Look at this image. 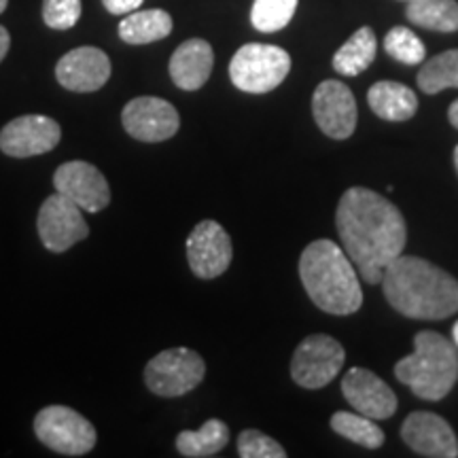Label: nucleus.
Here are the masks:
<instances>
[{"mask_svg": "<svg viewBox=\"0 0 458 458\" xmlns=\"http://www.w3.org/2000/svg\"><path fill=\"white\" fill-rule=\"evenodd\" d=\"M346 360L342 344L331 335H308L291 359V376L303 388H323L335 380Z\"/></svg>", "mask_w": 458, "mask_h": 458, "instance_id": "8", "label": "nucleus"}, {"mask_svg": "<svg viewBox=\"0 0 458 458\" xmlns=\"http://www.w3.org/2000/svg\"><path fill=\"white\" fill-rule=\"evenodd\" d=\"M9 47H11V37H9L7 28L0 26V62L4 60V55H7Z\"/></svg>", "mask_w": 458, "mask_h": 458, "instance_id": "31", "label": "nucleus"}, {"mask_svg": "<svg viewBox=\"0 0 458 458\" xmlns=\"http://www.w3.org/2000/svg\"><path fill=\"white\" fill-rule=\"evenodd\" d=\"M111 77V60L98 47H79L60 57L55 66V79L62 88L89 94L100 89Z\"/></svg>", "mask_w": 458, "mask_h": 458, "instance_id": "17", "label": "nucleus"}, {"mask_svg": "<svg viewBox=\"0 0 458 458\" xmlns=\"http://www.w3.org/2000/svg\"><path fill=\"white\" fill-rule=\"evenodd\" d=\"M418 88L431 96L448 88H458V49H448L425 62L418 72Z\"/></svg>", "mask_w": 458, "mask_h": 458, "instance_id": "25", "label": "nucleus"}, {"mask_svg": "<svg viewBox=\"0 0 458 458\" xmlns=\"http://www.w3.org/2000/svg\"><path fill=\"white\" fill-rule=\"evenodd\" d=\"M401 437L416 454L431 458H456L458 439L442 416L414 411L401 425Z\"/></svg>", "mask_w": 458, "mask_h": 458, "instance_id": "16", "label": "nucleus"}, {"mask_svg": "<svg viewBox=\"0 0 458 458\" xmlns=\"http://www.w3.org/2000/svg\"><path fill=\"white\" fill-rule=\"evenodd\" d=\"M122 122L131 139L140 142H164L179 131L181 117L168 100L140 96L123 106Z\"/></svg>", "mask_w": 458, "mask_h": 458, "instance_id": "11", "label": "nucleus"}, {"mask_svg": "<svg viewBox=\"0 0 458 458\" xmlns=\"http://www.w3.org/2000/svg\"><path fill=\"white\" fill-rule=\"evenodd\" d=\"M448 119H450V123L454 125V128L458 130V100H454V102H452V105H450Z\"/></svg>", "mask_w": 458, "mask_h": 458, "instance_id": "32", "label": "nucleus"}, {"mask_svg": "<svg viewBox=\"0 0 458 458\" xmlns=\"http://www.w3.org/2000/svg\"><path fill=\"white\" fill-rule=\"evenodd\" d=\"M7 3H9V0H0V13H3V11L7 9Z\"/></svg>", "mask_w": 458, "mask_h": 458, "instance_id": "34", "label": "nucleus"}, {"mask_svg": "<svg viewBox=\"0 0 458 458\" xmlns=\"http://www.w3.org/2000/svg\"><path fill=\"white\" fill-rule=\"evenodd\" d=\"M454 165H456V172H458V145L454 148Z\"/></svg>", "mask_w": 458, "mask_h": 458, "instance_id": "35", "label": "nucleus"}, {"mask_svg": "<svg viewBox=\"0 0 458 458\" xmlns=\"http://www.w3.org/2000/svg\"><path fill=\"white\" fill-rule=\"evenodd\" d=\"M34 433L57 454L83 456L96 445V428L88 418L66 405H49L34 418Z\"/></svg>", "mask_w": 458, "mask_h": 458, "instance_id": "6", "label": "nucleus"}, {"mask_svg": "<svg viewBox=\"0 0 458 458\" xmlns=\"http://www.w3.org/2000/svg\"><path fill=\"white\" fill-rule=\"evenodd\" d=\"M377 51L376 32L369 26L359 28L357 32L335 51L334 68L344 77H357L374 64Z\"/></svg>", "mask_w": 458, "mask_h": 458, "instance_id": "21", "label": "nucleus"}, {"mask_svg": "<svg viewBox=\"0 0 458 458\" xmlns=\"http://www.w3.org/2000/svg\"><path fill=\"white\" fill-rule=\"evenodd\" d=\"M238 454L242 458H284L286 450L270 435L246 428L238 437Z\"/></svg>", "mask_w": 458, "mask_h": 458, "instance_id": "28", "label": "nucleus"}, {"mask_svg": "<svg viewBox=\"0 0 458 458\" xmlns=\"http://www.w3.org/2000/svg\"><path fill=\"white\" fill-rule=\"evenodd\" d=\"M229 442V427L219 418L206 420L198 431H182L176 437V450L187 458H208L219 454Z\"/></svg>", "mask_w": 458, "mask_h": 458, "instance_id": "22", "label": "nucleus"}, {"mask_svg": "<svg viewBox=\"0 0 458 458\" xmlns=\"http://www.w3.org/2000/svg\"><path fill=\"white\" fill-rule=\"evenodd\" d=\"M62 139L55 119L45 114H24L4 125L0 131V151L9 157H34L49 153Z\"/></svg>", "mask_w": 458, "mask_h": 458, "instance_id": "12", "label": "nucleus"}, {"mask_svg": "<svg viewBox=\"0 0 458 458\" xmlns=\"http://www.w3.org/2000/svg\"><path fill=\"white\" fill-rule=\"evenodd\" d=\"M342 393L357 414H363L374 420H385L397 411V394L393 388L365 368H352L344 376Z\"/></svg>", "mask_w": 458, "mask_h": 458, "instance_id": "15", "label": "nucleus"}, {"mask_svg": "<svg viewBox=\"0 0 458 458\" xmlns=\"http://www.w3.org/2000/svg\"><path fill=\"white\" fill-rule=\"evenodd\" d=\"M405 15L411 24L435 32L458 30V3L456 0H420L410 3Z\"/></svg>", "mask_w": 458, "mask_h": 458, "instance_id": "23", "label": "nucleus"}, {"mask_svg": "<svg viewBox=\"0 0 458 458\" xmlns=\"http://www.w3.org/2000/svg\"><path fill=\"white\" fill-rule=\"evenodd\" d=\"M405 3H420V0H405Z\"/></svg>", "mask_w": 458, "mask_h": 458, "instance_id": "36", "label": "nucleus"}, {"mask_svg": "<svg viewBox=\"0 0 458 458\" xmlns=\"http://www.w3.org/2000/svg\"><path fill=\"white\" fill-rule=\"evenodd\" d=\"M172 32V17L164 9L131 11L119 24V37L130 45H148L162 41Z\"/></svg>", "mask_w": 458, "mask_h": 458, "instance_id": "20", "label": "nucleus"}, {"mask_svg": "<svg viewBox=\"0 0 458 458\" xmlns=\"http://www.w3.org/2000/svg\"><path fill=\"white\" fill-rule=\"evenodd\" d=\"M312 114L323 134L334 140H346L357 128V100L348 85L329 79L314 89Z\"/></svg>", "mask_w": 458, "mask_h": 458, "instance_id": "10", "label": "nucleus"}, {"mask_svg": "<svg viewBox=\"0 0 458 458\" xmlns=\"http://www.w3.org/2000/svg\"><path fill=\"white\" fill-rule=\"evenodd\" d=\"M394 376L416 397L444 399L458 380L456 348L435 331H420L414 337V352L394 365Z\"/></svg>", "mask_w": 458, "mask_h": 458, "instance_id": "4", "label": "nucleus"}, {"mask_svg": "<svg viewBox=\"0 0 458 458\" xmlns=\"http://www.w3.org/2000/svg\"><path fill=\"white\" fill-rule=\"evenodd\" d=\"M54 187L85 213H100L111 202L105 174L88 162H66L55 170Z\"/></svg>", "mask_w": 458, "mask_h": 458, "instance_id": "13", "label": "nucleus"}, {"mask_svg": "<svg viewBox=\"0 0 458 458\" xmlns=\"http://www.w3.org/2000/svg\"><path fill=\"white\" fill-rule=\"evenodd\" d=\"M142 3H145V0H102L105 9L108 11V13H113V15L131 13V11L139 9Z\"/></svg>", "mask_w": 458, "mask_h": 458, "instance_id": "30", "label": "nucleus"}, {"mask_svg": "<svg viewBox=\"0 0 458 458\" xmlns=\"http://www.w3.org/2000/svg\"><path fill=\"white\" fill-rule=\"evenodd\" d=\"M206 376V363L191 348H168L145 368V385L159 397H181L193 391Z\"/></svg>", "mask_w": 458, "mask_h": 458, "instance_id": "7", "label": "nucleus"}, {"mask_svg": "<svg viewBox=\"0 0 458 458\" xmlns=\"http://www.w3.org/2000/svg\"><path fill=\"white\" fill-rule=\"evenodd\" d=\"M215 54L204 38H189L170 57V77L176 88L196 91L208 81L213 72Z\"/></svg>", "mask_w": 458, "mask_h": 458, "instance_id": "18", "label": "nucleus"}, {"mask_svg": "<svg viewBox=\"0 0 458 458\" xmlns=\"http://www.w3.org/2000/svg\"><path fill=\"white\" fill-rule=\"evenodd\" d=\"M368 102L380 119L386 122H408L418 111V98L408 85L397 81H377L371 85Z\"/></svg>", "mask_w": 458, "mask_h": 458, "instance_id": "19", "label": "nucleus"}, {"mask_svg": "<svg viewBox=\"0 0 458 458\" xmlns=\"http://www.w3.org/2000/svg\"><path fill=\"white\" fill-rule=\"evenodd\" d=\"M452 337H454V342H456V346H458V320L454 323V329H452Z\"/></svg>", "mask_w": 458, "mask_h": 458, "instance_id": "33", "label": "nucleus"}, {"mask_svg": "<svg viewBox=\"0 0 458 458\" xmlns=\"http://www.w3.org/2000/svg\"><path fill=\"white\" fill-rule=\"evenodd\" d=\"M38 236L51 253H64L74 244L89 236V227L83 219V210L71 199L55 193L45 199L38 210Z\"/></svg>", "mask_w": 458, "mask_h": 458, "instance_id": "9", "label": "nucleus"}, {"mask_svg": "<svg viewBox=\"0 0 458 458\" xmlns=\"http://www.w3.org/2000/svg\"><path fill=\"white\" fill-rule=\"evenodd\" d=\"M331 428L342 437L351 439L352 444L363 445V448L376 450L385 444V431L376 425L374 418L363 414H352V411H335L331 416Z\"/></svg>", "mask_w": 458, "mask_h": 458, "instance_id": "24", "label": "nucleus"}, {"mask_svg": "<svg viewBox=\"0 0 458 458\" xmlns=\"http://www.w3.org/2000/svg\"><path fill=\"white\" fill-rule=\"evenodd\" d=\"M342 246L365 283H382L386 266L403 255L408 227L391 199L365 187H351L335 213Z\"/></svg>", "mask_w": 458, "mask_h": 458, "instance_id": "1", "label": "nucleus"}, {"mask_svg": "<svg viewBox=\"0 0 458 458\" xmlns=\"http://www.w3.org/2000/svg\"><path fill=\"white\" fill-rule=\"evenodd\" d=\"M291 71V55L283 47L249 43L229 62V79L246 94H267L284 81Z\"/></svg>", "mask_w": 458, "mask_h": 458, "instance_id": "5", "label": "nucleus"}, {"mask_svg": "<svg viewBox=\"0 0 458 458\" xmlns=\"http://www.w3.org/2000/svg\"><path fill=\"white\" fill-rule=\"evenodd\" d=\"M386 301L399 314L418 320H442L458 312V280L431 261L399 255L382 274Z\"/></svg>", "mask_w": 458, "mask_h": 458, "instance_id": "2", "label": "nucleus"}, {"mask_svg": "<svg viewBox=\"0 0 458 458\" xmlns=\"http://www.w3.org/2000/svg\"><path fill=\"white\" fill-rule=\"evenodd\" d=\"M233 257L229 233L216 221H202L187 238V259L198 278L210 280L227 270Z\"/></svg>", "mask_w": 458, "mask_h": 458, "instance_id": "14", "label": "nucleus"}, {"mask_svg": "<svg viewBox=\"0 0 458 458\" xmlns=\"http://www.w3.org/2000/svg\"><path fill=\"white\" fill-rule=\"evenodd\" d=\"M385 49L386 54L401 62V64H420L427 55V47L420 38L416 37L410 28L405 26H394L385 38Z\"/></svg>", "mask_w": 458, "mask_h": 458, "instance_id": "27", "label": "nucleus"}, {"mask_svg": "<svg viewBox=\"0 0 458 458\" xmlns=\"http://www.w3.org/2000/svg\"><path fill=\"white\" fill-rule=\"evenodd\" d=\"M300 278L314 306L335 317L354 314L363 291L351 257L331 240H314L300 257Z\"/></svg>", "mask_w": 458, "mask_h": 458, "instance_id": "3", "label": "nucleus"}, {"mask_svg": "<svg viewBox=\"0 0 458 458\" xmlns=\"http://www.w3.org/2000/svg\"><path fill=\"white\" fill-rule=\"evenodd\" d=\"M297 0H255L250 21L259 32H278L293 20Z\"/></svg>", "mask_w": 458, "mask_h": 458, "instance_id": "26", "label": "nucleus"}, {"mask_svg": "<svg viewBox=\"0 0 458 458\" xmlns=\"http://www.w3.org/2000/svg\"><path fill=\"white\" fill-rule=\"evenodd\" d=\"M81 17V0H45L43 20L54 30H68Z\"/></svg>", "mask_w": 458, "mask_h": 458, "instance_id": "29", "label": "nucleus"}]
</instances>
